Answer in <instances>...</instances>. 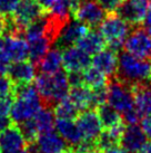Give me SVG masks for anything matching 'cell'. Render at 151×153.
I'll return each mask as SVG.
<instances>
[{"label":"cell","mask_w":151,"mask_h":153,"mask_svg":"<svg viewBox=\"0 0 151 153\" xmlns=\"http://www.w3.org/2000/svg\"><path fill=\"white\" fill-rule=\"evenodd\" d=\"M55 131L66 141V143L69 146L77 148L82 143V137L75 120L57 117L55 123Z\"/></svg>","instance_id":"cell-20"},{"label":"cell","mask_w":151,"mask_h":153,"mask_svg":"<svg viewBox=\"0 0 151 153\" xmlns=\"http://www.w3.org/2000/svg\"><path fill=\"white\" fill-rule=\"evenodd\" d=\"M11 123V120L9 119L8 116H4L0 115V133L4 131V128H7Z\"/></svg>","instance_id":"cell-39"},{"label":"cell","mask_w":151,"mask_h":153,"mask_svg":"<svg viewBox=\"0 0 151 153\" xmlns=\"http://www.w3.org/2000/svg\"><path fill=\"white\" fill-rule=\"evenodd\" d=\"M75 45L91 56L105 49L106 42L99 30H97L96 28H89L88 31L84 36H81Z\"/></svg>","instance_id":"cell-21"},{"label":"cell","mask_w":151,"mask_h":153,"mask_svg":"<svg viewBox=\"0 0 151 153\" xmlns=\"http://www.w3.org/2000/svg\"><path fill=\"white\" fill-rule=\"evenodd\" d=\"M0 153H2V151H1V148H0Z\"/></svg>","instance_id":"cell-45"},{"label":"cell","mask_w":151,"mask_h":153,"mask_svg":"<svg viewBox=\"0 0 151 153\" xmlns=\"http://www.w3.org/2000/svg\"><path fill=\"white\" fill-rule=\"evenodd\" d=\"M13 95L16 100L10 110V120L17 125L30 120L43 105L40 95L34 85H15Z\"/></svg>","instance_id":"cell-1"},{"label":"cell","mask_w":151,"mask_h":153,"mask_svg":"<svg viewBox=\"0 0 151 153\" xmlns=\"http://www.w3.org/2000/svg\"><path fill=\"white\" fill-rule=\"evenodd\" d=\"M150 78H151V63H150Z\"/></svg>","instance_id":"cell-44"},{"label":"cell","mask_w":151,"mask_h":153,"mask_svg":"<svg viewBox=\"0 0 151 153\" xmlns=\"http://www.w3.org/2000/svg\"><path fill=\"white\" fill-rule=\"evenodd\" d=\"M134 107L141 117L151 115V82H146L132 87Z\"/></svg>","instance_id":"cell-22"},{"label":"cell","mask_w":151,"mask_h":153,"mask_svg":"<svg viewBox=\"0 0 151 153\" xmlns=\"http://www.w3.org/2000/svg\"><path fill=\"white\" fill-rule=\"evenodd\" d=\"M76 123L82 137V143L96 146L95 143L97 139L99 137L101 132L103 131L102 130L103 126L98 115V112L92 108L82 111L76 117Z\"/></svg>","instance_id":"cell-8"},{"label":"cell","mask_w":151,"mask_h":153,"mask_svg":"<svg viewBox=\"0 0 151 153\" xmlns=\"http://www.w3.org/2000/svg\"><path fill=\"white\" fill-rule=\"evenodd\" d=\"M54 113L59 119L76 120V117L79 114V110L67 96L56 103L54 107Z\"/></svg>","instance_id":"cell-29"},{"label":"cell","mask_w":151,"mask_h":153,"mask_svg":"<svg viewBox=\"0 0 151 153\" xmlns=\"http://www.w3.org/2000/svg\"><path fill=\"white\" fill-rule=\"evenodd\" d=\"M75 153H99L95 148H90V149H77Z\"/></svg>","instance_id":"cell-41"},{"label":"cell","mask_w":151,"mask_h":153,"mask_svg":"<svg viewBox=\"0 0 151 153\" xmlns=\"http://www.w3.org/2000/svg\"><path fill=\"white\" fill-rule=\"evenodd\" d=\"M7 76L15 85L31 84L37 76V66L30 60H19L10 63L7 71Z\"/></svg>","instance_id":"cell-15"},{"label":"cell","mask_w":151,"mask_h":153,"mask_svg":"<svg viewBox=\"0 0 151 153\" xmlns=\"http://www.w3.org/2000/svg\"><path fill=\"white\" fill-rule=\"evenodd\" d=\"M56 0H36V2L41 6L42 9H45L46 11H49L50 8L52 7V4L55 2Z\"/></svg>","instance_id":"cell-38"},{"label":"cell","mask_w":151,"mask_h":153,"mask_svg":"<svg viewBox=\"0 0 151 153\" xmlns=\"http://www.w3.org/2000/svg\"><path fill=\"white\" fill-rule=\"evenodd\" d=\"M98 115L100 117V121L102 123V126L106 128H110L113 126H117L120 124H123L121 114L112 107L108 105L107 103L98 106Z\"/></svg>","instance_id":"cell-28"},{"label":"cell","mask_w":151,"mask_h":153,"mask_svg":"<svg viewBox=\"0 0 151 153\" xmlns=\"http://www.w3.org/2000/svg\"><path fill=\"white\" fill-rule=\"evenodd\" d=\"M68 146L61 136L54 130L38 135L34 141L29 142V153H66Z\"/></svg>","instance_id":"cell-11"},{"label":"cell","mask_w":151,"mask_h":153,"mask_svg":"<svg viewBox=\"0 0 151 153\" xmlns=\"http://www.w3.org/2000/svg\"><path fill=\"white\" fill-rule=\"evenodd\" d=\"M139 153H151V141L147 142V144L139 151Z\"/></svg>","instance_id":"cell-42"},{"label":"cell","mask_w":151,"mask_h":153,"mask_svg":"<svg viewBox=\"0 0 151 153\" xmlns=\"http://www.w3.org/2000/svg\"><path fill=\"white\" fill-rule=\"evenodd\" d=\"M103 153H128L126 151V150L123 149V148H121V146H114V148H111V149L109 150H106V151H103Z\"/></svg>","instance_id":"cell-40"},{"label":"cell","mask_w":151,"mask_h":153,"mask_svg":"<svg viewBox=\"0 0 151 153\" xmlns=\"http://www.w3.org/2000/svg\"><path fill=\"white\" fill-rule=\"evenodd\" d=\"M141 128L143 130L148 140L151 141V115L144 116L141 120Z\"/></svg>","instance_id":"cell-35"},{"label":"cell","mask_w":151,"mask_h":153,"mask_svg":"<svg viewBox=\"0 0 151 153\" xmlns=\"http://www.w3.org/2000/svg\"><path fill=\"white\" fill-rule=\"evenodd\" d=\"M12 96H6V97H0V115L9 116L10 110L12 106Z\"/></svg>","instance_id":"cell-34"},{"label":"cell","mask_w":151,"mask_h":153,"mask_svg":"<svg viewBox=\"0 0 151 153\" xmlns=\"http://www.w3.org/2000/svg\"><path fill=\"white\" fill-rule=\"evenodd\" d=\"M125 51L140 59L151 60V35L144 28L136 27L125 40Z\"/></svg>","instance_id":"cell-9"},{"label":"cell","mask_w":151,"mask_h":153,"mask_svg":"<svg viewBox=\"0 0 151 153\" xmlns=\"http://www.w3.org/2000/svg\"><path fill=\"white\" fill-rule=\"evenodd\" d=\"M91 64L90 55L77 46L62 49V66L67 73H81Z\"/></svg>","instance_id":"cell-13"},{"label":"cell","mask_w":151,"mask_h":153,"mask_svg":"<svg viewBox=\"0 0 151 153\" xmlns=\"http://www.w3.org/2000/svg\"><path fill=\"white\" fill-rule=\"evenodd\" d=\"M107 104L119 112L121 116L134 108L133 89L118 78H113L107 85Z\"/></svg>","instance_id":"cell-6"},{"label":"cell","mask_w":151,"mask_h":153,"mask_svg":"<svg viewBox=\"0 0 151 153\" xmlns=\"http://www.w3.org/2000/svg\"><path fill=\"white\" fill-rule=\"evenodd\" d=\"M1 40L2 51L10 63L26 60L29 57V45L22 35L7 34L1 36Z\"/></svg>","instance_id":"cell-12"},{"label":"cell","mask_w":151,"mask_h":153,"mask_svg":"<svg viewBox=\"0 0 151 153\" xmlns=\"http://www.w3.org/2000/svg\"><path fill=\"white\" fill-rule=\"evenodd\" d=\"M28 45H29V57L28 58L31 63L37 65L42 59V57L48 53V51L54 44L47 36H42L31 42H28Z\"/></svg>","instance_id":"cell-26"},{"label":"cell","mask_w":151,"mask_h":153,"mask_svg":"<svg viewBox=\"0 0 151 153\" xmlns=\"http://www.w3.org/2000/svg\"><path fill=\"white\" fill-rule=\"evenodd\" d=\"M66 153H68V152H66Z\"/></svg>","instance_id":"cell-46"},{"label":"cell","mask_w":151,"mask_h":153,"mask_svg":"<svg viewBox=\"0 0 151 153\" xmlns=\"http://www.w3.org/2000/svg\"><path fill=\"white\" fill-rule=\"evenodd\" d=\"M91 65L107 77H113L117 73L118 68V53L112 49H102L101 51L93 55Z\"/></svg>","instance_id":"cell-19"},{"label":"cell","mask_w":151,"mask_h":153,"mask_svg":"<svg viewBox=\"0 0 151 153\" xmlns=\"http://www.w3.org/2000/svg\"><path fill=\"white\" fill-rule=\"evenodd\" d=\"M143 28L151 35V1L149 2L147 13H146V16L143 19Z\"/></svg>","instance_id":"cell-36"},{"label":"cell","mask_w":151,"mask_h":153,"mask_svg":"<svg viewBox=\"0 0 151 153\" xmlns=\"http://www.w3.org/2000/svg\"><path fill=\"white\" fill-rule=\"evenodd\" d=\"M27 141L18 125H9L0 133V148L2 153H18L25 150Z\"/></svg>","instance_id":"cell-17"},{"label":"cell","mask_w":151,"mask_h":153,"mask_svg":"<svg viewBox=\"0 0 151 153\" xmlns=\"http://www.w3.org/2000/svg\"><path fill=\"white\" fill-rule=\"evenodd\" d=\"M88 26H86L82 22L76 19H70L68 22H66V25L63 26L60 31V35L56 42V44H58L57 47L60 49H65L67 47L75 45L77 40L88 31Z\"/></svg>","instance_id":"cell-18"},{"label":"cell","mask_w":151,"mask_h":153,"mask_svg":"<svg viewBox=\"0 0 151 153\" xmlns=\"http://www.w3.org/2000/svg\"><path fill=\"white\" fill-rule=\"evenodd\" d=\"M78 4L79 0H56L49 11L58 17L70 19Z\"/></svg>","instance_id":"cell-30"},{"label":"cell","mask_w":151,"mask_h":153,"mask_svg":"<svg viewBox=\"0 0 151 153\" xmlns=\"http://www.w3.org/2000/svg\"><path fill=\"white\" fill-rule=\"evenodd\" d=\"M123 128H125L123 124L110 128H106L105 131L101 132V134L97 139L95 145L101 151H106V150H109L119 145Z\"/></svg>","instance_id":"cell-25"},{"label":"cell","mask_w":151,"mask_h":153,"mask_svg":"<svg viewBox=\"0 0 151 153\" xmlns=\"http://www.w3.org/2000/svg\"><path fill=\"white\" fill-rule=\"evenodd\" d=\"M116 78L126 83L131 87L149 82L150 78V62L140 59L122 51L118 56V68Z\"/></svg>","instance_id":"cell-3"},{"label":"cell","mask_w":151,"mask_h":153,"mask_svg":"<svg viewBox=\"0 0 151 153\" xmlns=\"http://www.w3.org/2000/svg\"><path fill=\"white\" fill-rule=\"evenodd\" d=\"M18 153H29V151H28V150H22V151H20V152H18Z\"/></svg>","instance_id":"cell-43"},{"label":"cell","mask_w":151,"mask_h":153,"mask_svg":"<svg viewBox=\"0 0 151 153\" xmlns=\"http://www.w3.org/2000/svg\"><path fill=\"white\" fill-rule=\"evenodd\" d=\"M8 27H9V18H7L2 13H0V37L7 34Z\"/></svg>","instance_id":"cell-37"},{"label":"cell","mask_w":151,"mask_h":153,"mask_svg":"<svg viewBox=\"0 0 151 153\" xmlns=\"http://www.w3.org/2000/svg\"><path fill=\"white\" fill-rule=\"evenodd\" d=\"M36 66H37V69H39L40 73H43V74H55L61 71L62 51L58 47L50 48Z\"/></svg>","instance_id":"cell-24"},{"label":"cell","mask_w":151,"mask_h":153,"mask_svg":"<svg viewBox=\"0 0 151 153\" xmlns=\"http://www.w3.org/2000/svg\"><path fill=\"white\" fill-rule=\"evenodd\" d=\"M72 16L76 20L84 24L89 28H97L107 16V11L98 0H79Z\"/></svg>","instance_id":"cell-10"},{"label":"cell","mask_w":151,"mask_h":153,"mask_svg":"<svg viewBox=\"0 0 151 153\" xmlns=\"http://www.w3.org/2000/svg\"><path fill=\"white\" fill-rule=\"evenodd\" d=\"M99 31L103 36L108 48L118 53L123 47L125 40L131 31V25L117 13H109L99 26Z\"/></svg>","instance_id":"cell-4"},{"label":"cell","mask_w":151,"mask_h":153,"mask_svg":"<svg viewBox=\"0 0 151 153\" xmlns=\"http://www.w3.org/2000/svg\"><path fill=\"white\" fill-rule=\"evenodd\" d=\"M68 97L72 101L79 111H86L95 107L93 103V92L86 85L71 86L68 93Z\"/></svg>","instance_id":"cell-23"},{"label":"cell","mask_w":151,"mask_h":153,"mask_svg":"<svg viewBox=\"0 0 151 153\" xmlns=\"http://www.w3.org/2000/svg\"><path fill=\"white\" fill-rule=\"evenodd\" d=\"M55 113L49 106H42L30 120L19 124L22 134L27 142L34 141L42 133L55 130Z\"/></svg>","instance_id":"cell-5"},{"label":"cell","mask_w":151,"mask_h":153,"mask_svg":"<svg viewBox=\"0 0 151 153\" xmlns=\"http://www.w3.org/2000/svg\"><path fill=\"white\" fill-rule=\"evenodd\" d=\"M34 87L37 88L42 102L48 105H55L60 100L68 96L70 84L67 73L59 71L55 74L40 73L34 78Z\"/></svg>","instance_id":"cell-2"},{"label":"cell","mask_w":151,"mask_h":153,"mask_svg":"<svg viewBox=\"0 0 151 153\" xmlns=\"http://www.w3.org/2000/svg\"><path fill=\"white\" fill-rule=\"evenodd\" d=\"M46 13L45 9L41 8V6L36 2V0H20L18 4L16 10L10 16V22L12 31L11 34L22 35L26 28L37 20L39 17H41Z\"/></svg>","instance_id":"cell-7"},{"label":"cell","mask_w":151,"mask_h":153,"mask_svg":"<svg viewBox=\"0 0 151 153\" xmlns=\"http://www.w3.org/2000/svg\"><path fill=\"white\" fill-rule=\"evenodd\" d=\"M149 2V0H125L116 11L131 26L139 25L144 19Z\"/></svg>","instance_id":"cell-14"},{"label":"cell","mask_w":151,"mask_h":153,"mask_svg":"<svg viewBox=\"0 0 151 153\" xmlns=\"http://www.w3.org/2000/svg\"><path fill=\"white\" fill-rule=\"evenodd\" d=\"M15 92V84L7 75L0 74V97L12 96Z\"/></svg>","instance_id":"cell-31"},{"label":"cell","mask_w":151,"mask_h":153,"mask_svg":"<svg viewBox=\"0 0 151 153\" xmlns=\"http://www.w3.org/2000/svg\"><path fill=\"white\" fill-rule=\"evenodd\" d=\"M81 77H82V84L91 89L100 88V87H106L108 85V78L101 73L99 69H97L93 66H89L84 71L81 72Z\"/></svg>","instance_id":"cell-27"},{"label":"cell","mask_w":151,"mask_h":153,"mask_svg":"<svg viewBox=\"0 0 151 153\" xmlns=\"http://www.w3.org/2000/svg\"><path fill=\"white\" fill-rule=\"evenodd\" d=\"M147 140L141 126L137 124H129L123 128L119 144L128 153H139V151L147 144Z\"/></svg>","instance_id":"cell-16"},{"label":"cell","mask_w":151,"mask_h":153,"mask_svg":"<svg viewBox=\"0 0 151 153\" xmlns=\"http://www.w3.org/2000/svg\"><path fill=\"white\" fill-rule=\"evenodd\" d=\"M125 0H98L107 13H114Z\"/></svg>","instance_id":"cell-33"},{"label":"cell","mask_w":151,"mask_h":153,"mask_svg":"<svg viewBox=\"0 0 151 153\" xmlns=\"http://www.w3.org/2000/svg\"><path fill=\"white\" fill-rule=\"evenodd\" d=\"M20 0H0V13L4 16H11L16 10Z\"/></svg>","instance_id":"cell-32"}]
</instances>
